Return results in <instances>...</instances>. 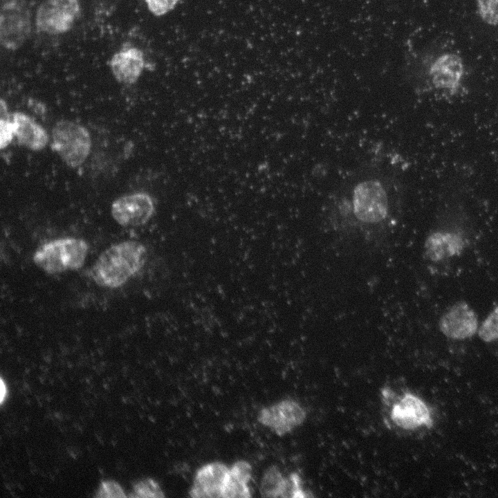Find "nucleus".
<instances>
[{
    "mask_svg": "<svg viewBox=\"0 0 498 498\" xmlns=\"http://www.w3.org/2000/svg\"><path fill=\"white\" fill-rule=\"evenodd\" d=\"M400 162L398 155L376 147L332 191L331 205L362 224L386 221L402 194Z\"/></svg>",
    "mask_w": 498,
    "mask_h": 498,
    "instance_id": "f257e3e1",
    "label": "nucleus"
},
{
    "mask_svg": "<svg viewBox=\"0 0 498 498\" xmlns=\"http://www.w3.org/2000/svg\"><path fill=\"white\" fill-rule=\"evenodd\" d=\"M146 259V248L138 241L113 244L97 259L91 270L92 278L100 286L118 288L142 268Z\"/></svg>",
    "mask_w": 498,
    "mask_h": 498,
    "instance_id": "f03ea898",
    "label": "nucleus"
},
{
    "mask_svg": "<svg viewBox=\"0 0 498 498\" xmlns=\"http://www.w3.org/2000/svg\"><path fill=\"white\" fill-rule=\"evenodd\" d=\"M89 247L78 238L64 237L42 244L33 255V261L48 274H57L80 268L85 261Z\"/></svg>",
    "mask_w": 498,
    "mask_h": 498,
    "instance_id": "7ed1b4c3",
    "label": "nucleus"
},
{
    "mask_svg": "<svg viewBox=\"0 0 498 498\" xmlns=\"http://www.w3.org/2000/svg\"><path fill=\"white\" fill-rule=\"evenodd\" d=\"M53 149L69 166L80 165L88 156L91 140L88 130L68 120L57 122L52 130Z\"/></svg>",
    "mask_w": 498,
    "mask_h": 498,
    "instance_id": "20e7f679",
    "label": "nucleus"
},
{
    "mask_svg": "<svg viewBox=\"0 0 498 498\" xmlns=\"http://www.w3.org/2000/svg\"><path fill=\"white\" fill-rule=\"evenodd\" d=\"M31 30L30 13L22 0H2L0 11V40L9 50L21 47Z\"/></svg>",
    "mask_w": 498,
    "mask_h": 498,
    "instance_id": "39448f33",
    "label": "nucleus"
},
{
    "mask_svg": "<svg viewBox=\"0 0 498 498\" xmlns=\"http://www.w3.org/2000/svg\"><path fill=\"white\" fill-rule=\"evenodd\" d=\"M80 12L78 0H45L37 8L35 24L45 33H64L72 28Z\"/></svg>",
    "mask_w": 498,
    "mask_h": 498,
    "instance_id": "423d86ee",
    "label": "nucleus"
},
{
    "mask_svg": "<svg viewBox=\"0 0 498 498\" xmlns=\"http://www.w3.org/2000/svg\"><path fill=\"white\" fill-rule=\"evenodd\" d=\"M306 412L297 401L285 399L261 409L257 419L279 436L285 435L302 425Z\"/></svg>",
    "mask_w": 498,
    "mask_h": 498,
    "instance_id": "0eeeda50",
    "label": "nucleus"
},
{
    "mask_svg": "<svg viewBox=\"0 0 498 498\" xmlns=\"http://www.w3.org/2000/svg\"><path fill=\"white\" fill-rule=\"evenodd\" d=\"M438 326L445 337L463 340L477 333L479 326L475 311L467 302L459 301L443 313Z\"/></svg>",
    "mask_w": 498,
    "mask_h": 498,
    "instance_id": "6e6552de",
    "label": "nucleus"
},
{
    "mask_svg": "<svg viewBox=\"0 0 498 498\" xmlns=\"http://www.w3.org/2000/svg\"><path fill=\"white\" fill-rule=\"evenodd\" d=\"M155 211L154 203L147 193L137 192L124 195L111 205V215L122 226H139L145 224Z\"/></svg>",
    "mask_w": 498,
    "mask_h": 498,
    "instance_id": "1a4fd4ad",
    "label": "nucleus"
},
{
    "mask_svg": "<svg viewBox=\"0 0 498 498\" xmlns=\"http://www.w3.org/2000/svg\"><path fill=\"white\" fill-rule=\"evenodd\" d=\"M390 418L398 427L412 430L425 426H433L431 412L426 403L412 393H405L394 403Z\"/></svg>",
    "mask_w": 498,
    "mask_h": 498,
    "instance_id": "9d476101",
    "label": "nucleus"
},
{
    "mask_svg": "<svg viewBox=\"0 0 498 498\" xmlns=\"http://www.w3.org/2000/svg\"><path fill=\"white\" fill-rule=\"evenodd\" d=\"M230 468L221 462H212L196 472L190 496L194 498L222 497Z\"/></svg>",
    "mask_w": 498,
    "mask_h": 498,
    "instance_id": "9b49d317",
    "label": "nucleus"
},
{
    "mask_svg": "<svg viewBox=\"0 0 498 498\" xmlns=\"http://www.w3.org/2000/svg\"><path fill=\"white\" fill-rule=\"evenodd\" d=\"M260 492L266 497H306L302 480L296 472L285 477L276 466L269 467L264 472L260 484Z\"/></svg>",
    "mask_w": 498,
    "mask_h": 498,
    "instance_id": "f8f14e48",
    "label": "nucleus"
},
{
    "mask_svg": "<svg viewBox=\"0 0 498 498\" xmlns=\"http://www.w3.org/2000/svg\"><path fill=\"white\" fill-rule=\"evenodd\" d=\"M463 71V61L459 55L445 53L432 63L430 76L436 89L454 91L459 86Z\"/></svg>",
    "mask_w": 498,
    "mask_h": 498,
    "instance_id": "ddd939ff",
    "label": "nucleus"
},
{
    "mask_svg": "<svg viewBox=\"0 0 498 498\" xmlns=\"http://www.w3.org/2000/svg\"><path fill=\"white\" fill-rule=\"evenodd\" d=\"M145 56L142 51L131 47L116 53L111 57L109 66L116 79L124 84L135 82L145 67Z\"/></svg>",
    "mask_w": 498,
    "mask_h": 498,
    "instance_id": "4468645a",
    "label": "nucleus"
},
{
    "mask_svg": "<svg viewBox=\"0 0 498 498\" xmlns=\"http://www.w3.org/2000/svg\"><path fill=\"white\" fill-rule=\"evenodd\" d=\"M465 246V241L459 234L443 231L431 233L424 245L426 256L435 262L459 256Z\"/></svg>",
    "mask_w": 498,
    "mask_h": 498,
    "instance_id": "2eb2a0df",
    "label": "nucleus"
},
{
    "mask_svg": "<svg viewBox=\"0 0 498 498\" xmlns=\"http://www.w3.org/2000/svg\"><path fill=\"white\" fill-rule=\"evenodd\" d=\"M12 120L15 136L21 145L33 150H40L46 145V131L30 116L16 111L12 114Z\"/></svg>",
    "mask_w": 498,
    "mask_h": 498,
    "instance_id": "dca6fc26",
    "label": "nucleus"
},
{
    "mask_svg": "<svg viewBox=\"0 0 498 498\" xmlns=\"http://www.w3.org/2000/svg\"><path fill=\"white\" fill-rule=\"evenodd\" d=\"M251 477L252 467L248 461L240 460L235 462L230 468L223 498L250 497L249 482Z\"/></svg>",
    "mask_w": 498,
    "mask_h": 498,
    "instance_id": "f3484780",
    "label": "nucleus"
},
{
    "mask_svg": "<svg viewBox=\"0 0 498 498\" xmlns=\"http://www.w3.org/2000/svg\"><path fill=\"white\" fill-rule=\"evenodd\" d=\"M479 338L485 342L498 340V305L487 315L479 326L477 331Z\"/></svg>",
    "mask_w": 498,
    "mask_h": 498,
    "instance_id": "a211bd4d",
    "label": "nucleus"
},
{
    "mask_svg": "<svg viewBox=\"0 0 498 498\" xmlns=\"http://www.w3.org/2000/svg\"><path fill=\"white\" fill-rule=\"evenodd\" d=\"M0 104V145L1 148H3L10 142L15 134L12 116L8 113L6 103L3 99H1Z\"/></svg>",
    "mask_w": 498,
    "mask_h": 498,
    "instance_id": "6ab92c4d",
    "label": "nucleus"
},
{
    "mask_svg": "<svg viewBox=\"0 0 498 498\" xmlns=\"http://www.w3.org/2000/svg\"><path fill=\"white\" fill-rule=\"evenodd\" d=\"M131 497L161 498L164 497L165 495L156 481L151 479H145L134 485L133 494Z\"/></svg>",
    "mask_w": 498,
    "mask_h": 498,
    "instance_id": "aec40b11",
    "label": "nucleus"
},
{
    "mask_svg": "<svg viewBox=\"0 0 498 498\" xmlns=\"http://www.w3.org/2000/svg\"><path fill=\"white\" fill-rule=\"evenodd\" d=\"M477 8L484 23L490 26L498 24V0H477Z\"/></svg>",
    "mask_w": 498,
    "mask_h": 498,
    "instance_id": "412c9836",
    "label": "nucleus"
},
{
    "mask_svg": "<svg viewBox=\"0 0 498 498\" xmlns=\"http://www.w3.org/2000/svg\"><path fill=\"white\" fill-rule=\"evenodd\" d=\"M180 0H145L149 10L155 16L160 17L172 10Z\"/></svg>",
    "mask_w": 498,
    "mask_h": 498,
    "instance_id": "4be33fe9",
    "label": "nucleus"
},
{
    "mask_svg": "<svg viewBox=\"0 0 498 498\" xmlns=\"http://www.w3.org/2000/svg\"><path fill=\"white\" fill-rule=\"evenodd\" d=\"M96 497H126L122 487L116 481H102L99 487Z\"/></svg>",
    "mask_w": 498,
    "mask_h": 498,
    "instance_id": "5701e85b",
    "label": "nucleus"
},
{
    "mask_svg": "<svg viewBox=\"0 0 498 498\" xmlns=\"http://www.w3.org/2000/svg\"><path fill=\"white\" fill-rule=\"evenodd\" d=\"M1 385H0V403L2 405L3 403V401L5 400L6 396H7V387L6 383L4 382L3 378H1Z\"/></svg>",
    "mask_w": 498,
    "mask_h": 498,
    "instance_id": "b1692460",
    "label": "nucleus"
}]
</instances>
